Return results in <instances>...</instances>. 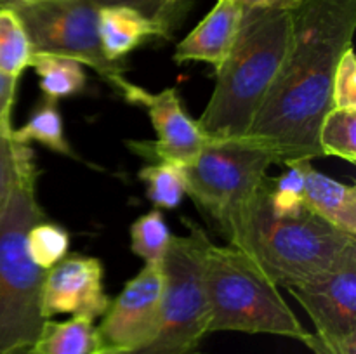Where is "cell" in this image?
Here are the masks:
<instances>
[{
  "mask_svg": "<svg viewBox=\"0 0 356 354\" xmlns=\"http://www.w3.org/2000/svg\"><path fill=\"white\" fill-rule=\"evenodd\" d=\"M278 76L243 139L287 165L322 155L318 130L334 108L332 80L341 56L353 47L356 0H301Z\"/></svg>",
  "mask_w": 356,
  "mask_h": 354,
  "instance_id": "1",
  "label": "cell"
},
{
  "mask_svg": "<svg viewBox=\"0 0 356 354\" xmlns=\"http://www.w3.org/2000/svg\"><path fill=\"white\" fill-rule=\"evenodd\" d=\"M291 31L289 10H243L235 45L216 71L212 96L197 120L207 141L245 137L280 71Z\"/></svg>",
  "mask_w": 356,
  "mask_h": 354,
  "instance_id": "2",
  "label": "cell"
},
{
  "mask_svg": "<svg viewBox=\"0 0 356 354\" xmlns=\"http://www.w3.org/2000/svg\"><path fill=\"white\" fill-rule=\"evenodd\" d=\"M275 285L291 287L325 273L356 253V238L308 210L278 215L268 198V180L225 236Z\"/></svg>",
  "mask_w": 356,
  "mask_h": 354,
  "instance_id": "3",
  "label": "cell"
},
{
  "mask_svg": "<svg viewBox=\"0 0 356 354\" xmlns=\"http://www.w3.org/2000/svg\"><path fill=\"white\" fill-rule=\"evenodd\" d=\"M209 333H270L305 342L312 332L275 285L242 250L209 243L205 252Z\"/></svg>",
  "mask_w": 356,
  "mask_h": 354,
  "instance_id": "4",
  "label": "cell"
},
{
  "mask_svg": "<svg viewBox=\"0 0 356 354\" xmlns=\"http://www.w3.org/2000/svg\"><path fill=\"white\" fill-rule=\"evenodd\" d=\"M42 219L37 176H30L14 189L0 214V354L30 347L45 321L42 292L47 271L31 260L26 246L28 231Z\"/></svg>",
  "mask_w": 356,
  "mask_h": 354,
  "instance_id": "5",
  "label": "cell"
},
{
  "mask_svg": "<svg viewBox=\"0 0 356 354\" xmlns=\"http://www.w3.org/2000/svg\"><path fill=\"white\" fill-rule=\"evenodd\" d=\"M188 235L170 238L162 260V314L155 339L134 354H197L209 333L205 252L211 238L184 219Z\"/></svg>",
  "mask_w": 356,
  "mask_h": 354,
  "instance_id": "6",
  "label": "cell"
},
{
  "mask_svg": "<svg viewBox=\"0 0 356 354\" xmlns=\"http://www.w3.org/2000/svg\"><path fill=\"white\" fill-rule=\"evenodd\" d=\"M273 160L245 139L207 141L186 167L188 191L222 236L268 180Z\"/></svg>",
  "mask_w": 356,
  "mask_h": 354,
  "instance_id": "7",
  "label": "cell"
},
{
  "mask_svg": "<svg viewBox=\"0 0 356 354\" xmlns=\"http://www.w3.org/2000/svg\"><path fill=\"white\" fill-rule=\"evenodd\" d=\"M30 38L33 54H54L92 68L118 92L129 80L122 62L104 56L97 30L99 6L92 0H38L14 7Z\"/></svg>",
  "mask_w": 356,
  "mask_h": 354,
  "instance_id": "8",
  "label": "cell"
},
{
  "mask_svg": "<svg viewBox=\"0 0 356 354\" xmlns=\"http://www.w3.org/2000/svg\"><path fill=\"white\" fill-rule=\"evenodd\" d=\"M162 264H145L125 283L97 326L106 349L139 353L153 339L162 314Z\"/></svg>",
  "mask_w": 356,
  "mask_h": 354,
  "instance_id": "9",
  "label": "cell"
},
{
  "mask_svg": "<svg viewBox=\"0 0 356 354\" xmlns=\"http://www.w3.org/2000/svg\"><path fill=\"white\" fill-rule=\"evenodd\" d=\"M127 103L146 108L155 128V141L145 142L146 149H134L155 162H169L188 167L207 142L197 120L190 117L176 89L149 92L129 82L120 92Z\"/></svg>",
  "mask_w": 356,
  "mask_h": 354,
  "instance_id": "10",
  "label": "cell"
},
{
  "mask_svg": "<svg viewBox=\"0 0 356 354\" xmlns=\"http://www.w3.org/2000/svg\"><path fill=\"white\" fill-rule=\"evenodd\" d=\"M287 288L315 325V333L341 339L356 333V253L339 266Z\"/></svg>",
  "mask_w": 356,
  "mask_h": 354,
  "instance_id": "11",
  "label": "cell"
},
{
  "mask_svg": "<svg viewBox=\"0 0 356 354\" xmlns=\"http://www.w3.org/2000/svg\"><path fill=\"white\" fill-rule=\"evenodd\" d=\"M104 269L99 259L82 253L66 255L45 273L42 316H83L92 321L103 318L111 298L104 292Z\"/></svg>",
  "mask_w": 356,
  "mask_h": 354,
  "instance_id": "12",
  "label": "cell"
},
{
  "mask_svg": "<svg viewBox=\"0 0 356 354\" xmlns=\"http://www.w3.org/2000/svg\"><path fill=\"white\" fill-rule=\"evenodd\" d=\"M243 7L236 0H218L207 16L176 45L174 61H200L218 71L238 37Z\"/></svg>",
  "mask_w": 356,
  "mask_h": 354,
  "instance_id": "13",
  "label": "cell"
},
{
  "mask_svg": "<svg viewBox=\"0 0 356 354\" xmlns=\"http://www.w3.org/2000/svg\"><path fill=\"white\" fill-rule=\"evenodd\" d=\"M101 47L113 62L122 59L152 38H170L156 21L139 10L124 6H103L97 14Z\"/></svg>",
  "mask_w": 356,
  "mask_h": 354,
  "instance_id": "14",
  "label": "cell"
},
{
  "mask_svg": "<svg viewBox=\"0 0 356 354\" xmlns=\"http://www.w3.org/2000/svg\"><path fill=\"white\" fill-rule=\"evenodd\" d=\"M305 208L332 228L356 238V187L339 183L309 167L306 174Z\"/></svg>",
  "mask_w": 356,
  "mask_h": 354,
  "instance_id": "15",
  "label": "cell"
},
{
  "mask_svg": "<svg viewBox=\"0 0 356 354\" xmlns=\"http://www.w3.org/2000/svg\"><path fill=\"white\" fill-rule=\"evenodd\" d=\"M106 351L101 333L92 319L72 316L66 321L45 319L37 339L30 346L31 354H101Z\"/></svg>",
  "mask_w": 356,
  "mask_h": 354,
  "instance_id": "16",
  "label": "cell"
},
{
  "mask_svg": "<svg viewBox=\"0 0 356 354\" xmlns=\"http://www.w3.org/2000/svg\"><path fill=\"white\" fill-rule=\"evenodd\" d=\"M30 68L40 78V90L47 99L59 101L76 96L87 83L83 65L63 56L33 54Z\"/></svg>",
  "mask_w": 356,
  "mask_h": 354,
  "instance_id": "17",
  "label": "cell"
},
{
  "mask_svg": "<svg viewBox=\"0 0 356 354\" xmlns=\"http://www.w3.org/2000/svg\"><path fill=\"white\" fill-rule=\"evenodd\" d=\"M14 139L23 144L30 142H40L51 151L59 153L65 156H75L72 146L66 141L65 127H63V118L59 113L58 101L47 99L45 97L40 104L33 110L26 124L21 128L13 130Z\"/></svg>",
  "mask_w": 356,
  "mask_h": 354,
  "instance_id": "18",
  "label": "cell"
},
{
  "mask_svg": "<svg viewBox=\"0 0 356 354\" xmlns=\"http://www.w3.org/2000/svg\"><path fill=\"white\" fill-rule=\"evenodd\" d=\"M31 49L30 38L23 21L14 9L0 7V75L19 82V76L30 68Z\"/></svg>",
  "mask_w": 356,
  "mask_h": 354,
  "instance_id": "19",
  "label": "cell"
},
{
  "mask_svg": "<svg viewBox=\"0 0 356 354\" xmlns=\"http://www.w3.org/2000/svg\"><path fill=\"white\" fill-rule=\"evenodd\" d=\"M35 156L30 144L14 139L13 130L0 127V214L7 207L14 189L26 177L37 176Z\"/></svg>",
  "mask_w": 356,
  "mask_h": 354,
  "instance_id": "20",
  "label": "cell"
},
{
  "mask_svg": "<svg viewBox=\"0 0 356 354\" xmlns=\"http://www.w3.org/2000/svg\"><path fill=\"white\" fill-rule=\"evenodd\" d=\"M139 179L146 186V196L156 208L172 210L186 196V167L169 162H155L139 170Z\"/></svg>",
  "mask_w": 356,
  "mask_h": 354,
  "instance_id": "21",
  "label": "cell"
},
{
  "mask_svg": "<svg viewBox=\"0 0 356 354\" xmlns=\"http://www.w3.org/2000/svg\"><path fill=\"white\" fill-rule=\"evenodd\" d=\"M318 144L323 156H337L356 163V110L332 108L318 130Z\"/></svg>",
  "mask_w": 356,
  "mask_h": 354,
  "instance_id": "22",
  "label": "cell"
},
{
  "mask_svg": "<svg viewBox=\"0 0 356 354\" xmlns=\"http://www.w3.org/2000/svg\"><path fill=\"white\" fill-rule=\"evenodd\" d=\"M170 238L172 235L160 208L141 215L131 226V250L145 264H162Z\"/></svg>",
  "mask_w": 356,
  "mask_h": 354,
  "instance_id": "23",
  "label": "cell"
},
{
  "mask_svg": "<svg viewBox=\"0 0 356 354\" xmlns=\"http://www.w3.org/2000/svg\"><path fill=\"white\" fill-rule=\"evenodd\" d=\"M287 169L273 183L268 180V198L271 208L278 215H294L305 210L306 174L312 167V160H299L287 163Z\"/></svg>",
  "mask_w": 356,
  "mask_h": 354,
  "instance_id": "24",
  "label": "cell"
},
{
  "mask_svg": "<svg viewBox=\"0 0 356 354\" xmlns=\"http://www.w3.org/2000/svg\"><path fill=\"white\" fill-rule=\"evenodd\" d=\"M26 246L31 260L40 269L49 271L68 255L70 235L59 224L42 219L28 231Z\"/></svg>",
  "mask_w": 356,
  "mask_h": 354,
  "instance_id": "25",
  "label": "cell"
},
{
  "mask_svg": "<svg viewBox=\"0 0 356 354\" xmlns=\"http://www.w3.org/2000/svg\"><path fill=\"white\" fill-rule=\"evenodd\" d=\"M96 6H124L131 7V9L139 10L141 14H145L149 19L156 21L163 30L167 31V35H172L174 28L179 24V21L183 19L184 14V3H172L165 2V0H92Z\"/></svg>",
  "mask_w": 356,
  "mask_h": 354,
  "instance_id": "26",
  "label": "cell"
},
{
  "mask_svg": "<svg viewBox=\"0 0 356 354\" xmlns=\"http://www.w3.org/2000/svg\"><path fill=\"white\" fill-rule=\"evenodd\" d=\"M334 108L356 110V58L353 47L341 56L332 80Z\"/></svg>",
  "mask_w": 356,
  "mask_h": 354,
  "instance_id": "27",
  "label": "cell"
},
{
  "mask_svg": "<svg viewBox=\"0 0 356 354\" xmlns=\"http://www.w3.org/2000/svg\"><path fill=\"white\" fill-rule=\"evenodd\" d=\"M302 344L313 354H356V333L341 337V339H330V337L309 333Z\"/></svg>",
  "mask_w": 356,
  "mask_h": 354,
  "instance_id": "28",
  "label": "cell"
},
{
  "mask_svg": "<svg viewBox=\"0 0 356 354\" xmlns=\"http://www.w3.org/2000/svg\"><path fill=\"white\" fill-rule=\"evenodd\" d=\"M16 80L6 78L0 75V127L6 130H14L13 128V108L14 99H16Z\"/></svg>",
  "mask_w": 356,
  "mask_h": 354,
  "instance_id": "29",
  "label": "cell"
},
{
  "mask_svg": "<svg viewBox=\"0 0 356 354\" xmlns=\"http://www.w3.org/2000/svg\"><path fill=\"white\" fill-rule=\"evenodd\" d=\"M243 9H264V10H294L301 0H236Z\"/></svg>",
  "mask_w": 356,
  "mask_h": 354,
  "instance_id": "30",
  "label": "cell"
},
{
  "mask_svg": "<svg viewBox=\"0 0 356 354\" xmlns=\"http://www.w3.org/2000/svg\"><path fill=\"white\" fill-rule=\"evenodd\" d=\"M30 2H38V0H0V7H6V9H14L17 6H23V3Z\"/></svg>",
  "mask_w": 356,
  "mask_h": 354,
  "instance_id": "31",
  "label": "cell"
},
{
  "mask_svg": "<svg viewBox=\"0 0 356 354\" xmlns=\"http://www.w3.org/2000/svg\"><path fill=\"white\" fill-rule=\"evenodd\" d=\"M2 354H31V353H30V347L21 346V347H13V349L6 351V353Z\"/></svg>",
  "mask_w": 356,
  "mask_h": 354,
  "instance_id": "32",
  "label": "cell"
},
{
  "mask_svg": "<svg viewBox=\"0 0 356 354\" xmlns=\"http://www.w3.org/2000/svg\"><path fill=\"white\" fill-rule=\"evenodd\" d=\"M101 354H134V353H122V351H111V349H106L103 351Z\"/></svg>",
  "mask_w": 356,
  "mask_h": 354,
  "instance_id": "33",
  "label": "cell"
},
{
  "mask_svg": "<svg viewBox=\"0 0 356 354\" xmlns=\"http://www.w3.org/2000/svg\"><path fill=\"white\" fill-rule=\"evenodd\" d=\"M165 2L172 3V6H177V3H183V0H165Z\"/></svg>",
  "mask_w": 356,
  "mask_h": 354,
  "instance_id": "34",
  "label": "cell"
}]
</instances>
